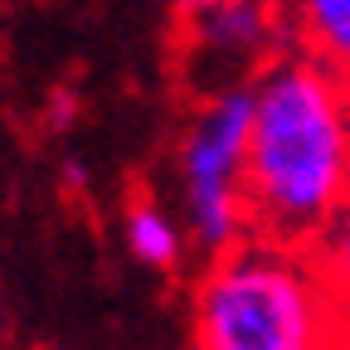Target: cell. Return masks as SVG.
Returning a JSON list of instances; mask_svg holds the SVG:
<instances>
[{
    "mask_svg": "<svg viewBox=\"0 0 350 350\" xmlns=\"http://www.w3.org/2000/svg\"><path fill=\"white\" fill-rule=\"evenodd\" d=\"M64 112H68V93L54 98V126H64Z\"/></svg>",
    "mask_w": 350,
    "mask_h": 350,
    "instance_id": "30bf717a",
    "label": "cell"
},
{
    "mask_svg": "<svg viewBox=\"0 0 350 350\" xmlns=\"http://www.w3.org/2000/svg\"><path fill=\"white\" fill-rule=\"evenodd\" d=\"M126 248L137 262H151V268H170L175 258L185 253V239H180V224L156 209V204H137L126 214Z\"/></svg>",
    "mask_w": 350,
    "mask_h": 350,
    "instance_id": "5b68a950",
    "label": "cell"
},
{
    "mask_svg": "<svg viewBox=\"0 0 350 350\" xmlns=\"http://www.w3.org/2000/svg\"><path fill=\"white\" fill-rule=\"evenodd\" d=\"M321 268L282 248H229L200 282L195 336L209 350H312L336 336V306Z\"/></svg>",
    "mask_w": 350,
    "mask_h": 350,
    "instance_id": "7a4b0ae2",
    "label": "cell"
},
{
    "mask_svg": "<svg viewBox=\"0 0 350 350\" xmlns=\"http://www.w3.org/2000/svg\"><path fill=\"white\" fill-rule=\"evenodd\" d=\"M317 262H321V278L336 297V306L350 317V200L326 219V229L317 234Z\"/></svg>",
    "mask_w": 350,
    "mask_h": 350,
    "instance_id": "52a82bcc",
    "label": "cell"
},
{
    "mask_svg": "<svg viewBox=\"0 0 350 350\" xmlns=\"http://www.w3.org/2000/svg\"><path fill=\"white\" fill-rule=\"evenodd\" d=\"M200 39L214 54H258L268 39V15L253 0H214L200 15Z\"/></svg>",
    "mask_w": 350,
    "mask_h": 350,
    "instance_id": "277c9868",
    "label": "cell"
},
{
    "mask_svg": "<svg viewBox=\"0 0 350 350\" xmlns=\"http://www.w3.org/2000/svg\"><path fill=\"white\" fill-rule=\"evenodd\" d=\"M336 73H340V93H345V107H350V59L336 64Z\"/></svg>",
    "mask_w": 350,
    "mask_h": 350,
    "instance_id": "9c48e42d",
    "label": "cell"
},
{
    "mask_svg": "<svg viewBox=\"0 0 350 350\" xmlns=\"http://www.w3.org/2000/svg\"><path fill=\"white\" fill-rule=\"evenodd\" d=\"M64 180H68V185H88V170H83V161H64Z\"/></svg>",
    "mask_w": 350,
    "mask_h": 350,
    "instance_id": "ba28073f",
    "label": "cell"
},
{
    "mask_svg": "<svg viewBox=\"0 0 350 350\" xmlns=\"http://www.w3.org/2000/svg\"><path fill=\"white\" fill-rule=\"evenodd\" d=\"M248 131H253V88L219 93L185 137V204L190 234L209 253H229L248 224Z\"/></svg>",
    "mask_w": 350,
    "mask_h": 350,
    "instance_id": "3957f363",
    "label": "cell"
},
{
    "mask_svg": "<svg viewBox=\"0 0 350 350\" xmlns=\"http://www.w3.org/2000/svg\"><path fill=\"white\" fill-rule=\"evenodd\" d=\"M297 20L317 59L326 64L350 59V0H297Z\"/></svg>",
    "mask_w": 350,
    "mask_h": 350,
    "instance_id": "8992f818",
    "label": "cell"
},
{
    "mask_svg": "<svg viewBox=\"0 0 350 350\" xmlns=\"http://www.w3.org/2000/svg\"><path fill=\"white\" fill-rule=\"evenodd\" d=\"M331 68L278 64L253 88L248 204L278 239H317L350 200V107Z\"/></svg>",
    "mask_w": 350,
    "mask_h": 350,
    "instance_id": "6da1fadb",
    "label": "cell"
}]
</instances>
